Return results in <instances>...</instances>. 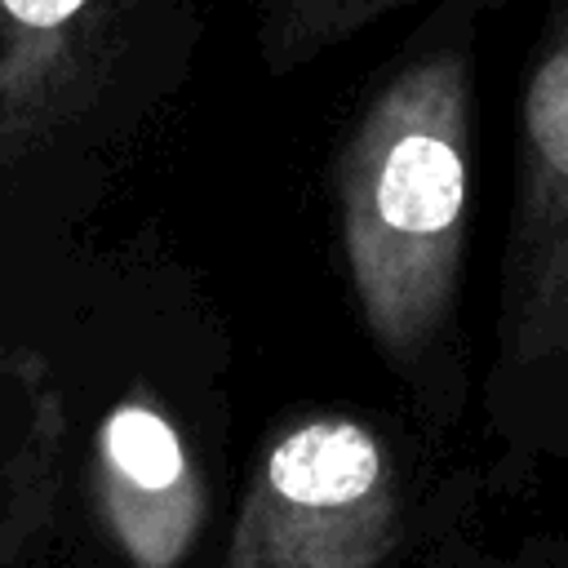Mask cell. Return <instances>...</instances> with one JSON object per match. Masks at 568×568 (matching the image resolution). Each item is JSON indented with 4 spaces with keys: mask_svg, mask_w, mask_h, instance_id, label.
<instances>
[{
    "mask_svg": "<svg viewBox=\"0 0 568 568\" xmlns=\"http://www.w3.org/2000/svg\"><path fill=\"white\" fill-rule=\"evenodd\" d=\"M80 4L84 0H4V9L22 22H31V27H53V22L71 18Z\"/></svg>",
    "mask_w": 568,
    "mask_h": 568,
    "instance_id": "5b68a950",
    "label": "cell"
},
{
    "mask_svg": "<svg viewBox=\"0 0 568 568\" xmlns=\"http://www.w3.org/2000/svg\"><path fill=\"white\" fill-rule=\"evenodd\" d=\"M377 479V448L355 426H306L271 453V484L297 506H342Z\"/></svg>",
    "mask_w": 568,
    "mask_h": 568,
    "instance_id": "6da1fadb",
    "label": "cell"
},
{
    "mask_svg": "<svg viewBox=\"0 0 568 568\" xmlns=\"http://www.w3.org/2000/svg\"><path fill=\"white\" fill-rule=\"evenodd\" d=\"M528 124H532L541 155L559 173H568V53L550 58L537 71L532 93H528Z\"/></svg>",
    "mask_w": 568,
    "mask_h": 568,
    "instance_id": "277c9868",
    "label": "cell"
},
{
    "mask_svg": "<svg viewBox=\"0 0 568 568\" xmlns=\"http://www.w3.org/2000/svg\"><path fill=\"white\" fill-rule=\"evenodd\" d=\"M462 160L444 138L408 133L390 146L377 182V209L390 226L408 235L444 231L462 209Z\"/></svg>",
    "mask_w": 568,
    "mask_h": 568,
    "instance_id": "7a4b0ae2",
    "label": "cell"
},
{
    "mask_svg": "<svg viewBox=\"0 0 568 568\" xmlns=\"http://www.w3.org/2000/svg\"><path fill=\"white\" fill-rule=\"evenodd\" d=\"M106 448H111V462L142 488H164L182 475L178 435L146 408H120L106 422Z\"/></svg>",
    "mask_w": 568,
    "mask_h": 568,
    "instance_id": "3957f363",
    "label": "cell"
}]
</instances>
